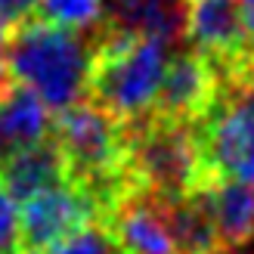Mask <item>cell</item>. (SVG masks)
<instances>
[{"mask_svg": "<svg viewBox=\"0 0 254 254\" xmlns=\"http://www.w3.org/2000/svg\"><path fill=\"white\" fill-rule=\"evenodd\" d=\"M93 59V31L78 34L28 19L6 34V78L44 103L50 115L81 103Z\"/></svg>", "mask_w": 254, "mask_h": 254, "instance_id": "1", "label": "cell"}, {"mask_svg": "<svg viewBox=\"0 0 254 254\" xmlns=\"http://www.w3.org/2000/svg\"><path fill=\"white\" fill-rule=\"evenodd\" d=\"M168 47L149 37H130L109 28L93 31V59L87 71V103L103 109L118 124L143 121L155 103Z\"/></svg>", "mask_w": 254, "mask_h": 254, "instance_id": "2", "label": "cell"}, {"mask_svg": "<svg viewBox=\"0 0 254 254\" xmlns=\"http://www.w3.org/2000/svg\"><path fill=\"white\" fill-rule=\"evenodd\" d=\"M127 127V180L158 201H177L205 186L192 127L146 115Z\"/></svg>", "mask_w": 254, "mask_h": 254, "instance_id": "3", "label": "cell"}, {"mask_svg": "<svg viewBox=\"0 0 254 254\" xmlns=\"http://www.w3.org/2000/svg\"><path fill=\"white\" fill-rule=\"evenodd\" d=\"M93 220H103L93 198L81 186L65 180L56 189L22 201V211H16L19 254H44Z\"/></svg>", "mask_w": 254, "mask_h": 254, "instance_id": "4", "label": "cell"}, {"mask_svg": "<svg viewBox=\"0 0 254 254\" xmlns=\"http://www.w3.org/2000/svg\"><path fill=\"white\" fill-rule=\"evenodd\" d=\"M217 99H220V81L214 68L198 53L183 50L164 65L149 115L192 127L214 109Z\"/></svg>", "mask_w": 254, "mask_h": 254, "instance_id": "5", "label": "cell"}, {"mask_svg": "<svg viewBox=\"0 0 254 254\" xmlns=\"http://www.w3.org/2000/svg\"><path fill=\"white\" fill-rule=\"evenodd\" d=\"M106 226L115 236L121 254H177L164 201L152 198L149 192L130 189L109 211Z\"/></svg>", "mask_w": 254, "mask_h": 254, "instance_id": "6", "label": "cell"}, {"mask_svg": "<svg viewBox=\"0 0 254 254\" xmlns=\"http://www.w3.org/2000/svg\"><path fill=\"white\" fill-rule=\"evenodd\" d=\"M50 127H53V115L28 87L9 78L0 84V164L44 143L50 136Z\"/></svg>", "mask_w": 254, "mask_h": 254, "instance_id": "7", "label": "cell"}, {"mask_svg": "<svg viewBox=\"0 0 254 254\" xmlns=\"http://www.w3.org/2000/svg\"><path fill=\"white\" fill-rule=\"evenodd\" d=\"M99 25L168 47L183 34V0H106Z\"/></svg>", "mask_w": 254, "mask_h": 254, "instance_id": "8", "label": "cell"}, {"mask_svg": "<svg viewBox=\"0 0 254 254\" xmlns=\"http://www.w3.org/2000/svg\"><path fill=\"white\" fill-rule=\"evenodd\" d=\"M201 189L208 195V208L214 217L220 248L236 254L248 242H254V186L211 177Z\"/></svg>", "mask_w": 254, "mask_h": 254, "instance_id": "9", "label": "cell"}, {"mask_svg": "<svg viewBox=\"0 0 254 254\" xmlns=\"http://www.w3.org/2000/svg\"><path fill=\"white\" fill-rule=\"evenodd\" d=\"M0 183L12 201H28L47 189L65 183V164H62L53 136H47L44 143L25 149L19 155H12L6 164H0Z\"/></svg>", "mask_w": 254, "mask_h": 254, "instance_id": "10", "label": "cell"}, {"mask_svg": "<svg viewBox=\"0 0 254 254\" xmlns=\"http://www.w3.org/2000/svg\"><path fill=\"white\" fill-rule=\"evenodd\" d=\"M41 12H34V19H41L53 28L90 34L103 22L106 0H41Z\"/></svg>", "mask_w": 254, "mask_h": 254, "instance_id": "11", "label": "cell"}, {"mask_svg": "<svg viewBox=\"0 0 254 254\" xmlns=\"http://www.w3.org/2000/svg\"><path fill=\"white\" fill-rule=\"evenodd\" d=\"M47 254H121L115 236L106 226V220H93L84 230L71 233L68 239H62L59 245H53Z\"/></svg>", "mask_w": 254, "mask_h": 254, "instance_id": "12", "label": "cell"}, {"mask_svg": "<svg viewBox=\"0 0 254 254\" xmlns=\"http://www.w3.org/2000/svg\"><path fill=\"white\" fill-rule=\"evenodd\" d=\"M0 254H19V223H16V201L6 195L0 183Z\"/></svg>", "mask_w": 254, "mask_h": 254, "instance_id": "13", "label": "cell"}, {"mask_svg": "<svg viewBox=\"0 0 254 254\" xmlns=\"http://www.w3.org/2000/svg\"><path fill=\"white\" fill-rule=\"evenodd\" d=\"M37 6H41V0H0V25L16 28V25L34 19Z\"/></svg>", "mask_w": 254, "mask_h": 254, "instance_id": "14", "label": "cell"}, {"mask_svg": "<svg viewBox=\"0 0 254 254\" xmlns=\"http://www.w3.org/2000/svg\"><path fill=\"white\" fill-rule=\"evenodd\" d=\"M239 19H242V31H245L248 53L254 59V0H239Z\"/></svg>", "mask_w": 254, "mask_h": 254, "instance_id": "15", "label": "cell"}, {"mask_svg": "<svg viewBox=\"0 0 254 254\" xmlns=\"http://www.w3.org/2000/svg\"><path fill=\"white\" fill-rule=\"evenodd\" d=\"M236 96H239V103H242V109L248 112V118H251V124H254V81L245 87V90H239Z\"/></svg>", "mask_w": 254, "mask_h": 254, "instance_id": "16", "label": "cell"}, {"mask_svg": "<svg viewBox=\"0 0 254 254\" xmlns=\"http://www.w3.org/2000/svg\"><path fill=\"white\" fill-rule=\"evenodd\" d=\"M6 81V28L0 25V84Z\"/></svg>", "mask_w": 254, "mask_h": 254, "instance_id": "17", "label": "cell"}, {"mask_svg": "<svg viewBox=\"0 0 254 254\" xmlns=\"http://www.w3.org/2000/svg\"><path fill=\"white\" fill-rule=\"evenodd\" d=\"M220 254H230V251H220ZM236 254H242V251H236Z\"/></svg>", "mask_w": 254, "mask_h": 254, "instance_id": "18", "label": "cell"}]
</instances>
